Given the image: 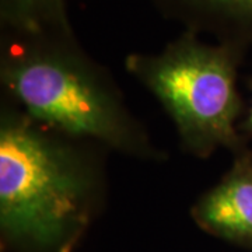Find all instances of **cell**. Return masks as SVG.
Segmentation results:
<instances>
[{"label": "cell", "instance_id": "obj_1", "mask_svg": "<svg viewBox=\"0 0 252 252\" xmlns=\"http://www.w3.org/2000/svg\"><path fill=\"white\" fill-rule=\"evenodd\" d=\"M97 170L62 136L21 112L0 124V228L20 252H72L90 223Z\"/></svg>", "mask_w": 252, "mask_h": 252}, {"label": "cell", "instance_id": "obj_2", "mask_svg": "<svg viewBox=\"0 0 252 252\" xmlns=\"http://www.w3.org/2000/svg\"><path fill=\"white\" fill-rule=\"evenodd\" d=\"M63 31V30H59ZM59 31L18 34L1 62V80L24 114L70 139H87L136 157L156 158L117 87Z\"/></svg>", "mask_w": 252, "mask_h": 252}, {"label": "cell", "instance_id": "obj_3", "mask_svg": "<svg viewBox=\"0 0 252 252\" xmlns=\"http://www.w3.org/2000/svg\"><path fill=\"white\" fill-rule=\"evenodd\" d=\"M237 55V46L207 45L189 32L160 55H130L126 67L170 114L185 149L209 157L220 147H241Z\"/></svg>", "mask_w": 252, "mask_h": 252}, {"label": "cell", "instance_id": "obj_4", "mask_svg": "<svg viewBox=\"0 0 252 252\" xmlns=\"http://www.w3.org/2000/svg\"><path fill=\"white\" fill-rule=\"evenodd\" d=\"M190 213L209 234L252 248V154H237L230 171L199 199Z\"/></svg>", "mask_w": 252, "mask_h": 252}, {"label": "cell", "instance_id": "obj_5", "mask_svg": "<svg viewBox=\"0 0 252 252\" xmlns=\"http://www.w3.org/2000/svg\"><path fill=\"white\" fill-rule=\"evenodd\" d=\"M174 17L195 30L224 39L223 44L252 45V0H157Z\"/></svg>", "mask_w": 252, "mask_h": 252}, {"label": "cell", "instance_id": "obj_6", "mask_svg": "<svg viewBox=\"0 0 252 252\" xmlns=\"http://www.w3.org/2000/svg\"><path fill=\"white\" fill-rule=\"evenodd\" d=\"M1 17L17 34L64 30L63 0H1Z\"/></svg>", "mask_w": 252, "mask_h": 252}, {"label": "cell", "instance_id": "obj_7", "mask_svg": "<svg viewBox=\"0 0 252 252\" xmlns=\"http://www.w3.org/2000/svg\"><path fill=\"white\" fill-rule=\"evenodd\" d=\"M244 127H245V130H247L250 135H252V98H251V105H250V109H248V114H247V118H245Z\"/></svg>", "mask_w": 252, "mask_h": 252}]
</instances>
